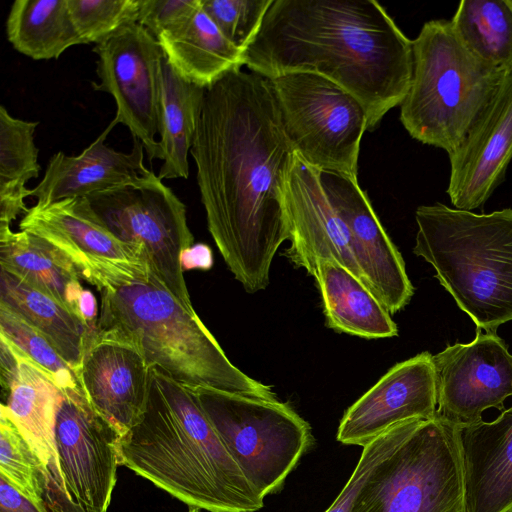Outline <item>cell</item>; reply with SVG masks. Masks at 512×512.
<instances>
[{"label":"cell","instance_id":"cell-1","mask_svg":"<svg viewBox=\"0 0 512 512\" xmlns=\"http://www.w3.org/2000/svg\"><path fill=\"white\" fill-rule=\"evenodd\" d=\"M190 153L224 262L246 292L264 290L290 239L286 192L296 153L271 80L235 68L206 88Z\"/></svg>","mask_w":512,"mask_h":512},{"label":"cell","instance_id":"cell-2","mask_svg":"<svg viewBox=\"0 0 512 512\" xmlns=\"http://www.w3.org/2000/svg\"><path fill=\"white\" fill-rule=\"evenodd\" d=\"M243 62L268 79H330L360 101L373 130L408 93L413 43L374 0H273Z\"/></svg>","mask_w":512,"mask_h":512},{"label":"cell","instance_id":"cell-3","mask_svg":"<svg viewBox=\"0 0 512 512\" xmlns=\"http://www.w3.org/2000/svg\"><path fill=\"white\" fill-rule=\"evenodd\" d=\"M120 465L189 507L257 512L251 486L191 387L152 368L146 411L119 443Z\"/></svg>","mask_w":512,"mask_h":512},{"label":"cell","instance_id":"cell-4","mask_svg":"<svg viewBox=\"0 0 512 512\" xmlns=\"http://www.w3.org/2000/svg\"><path fill=\"white\" fill-rule=\"evenodd\" d=\"M96 331L131 343L150 368L189 387L277 401L272 387L237 368L203 324L154 272L98 290Z\"/></svg>","mask_w":512,"mask_h":512},{"label":"cell","instance_id":"cell-5","mask_svg":"<svg viewBox=\"0 0 512 512\" xmlns=\"http://www.w3.org/2000/svg\"><path fill=\"white\" fill-rule=\"evenodd\" d=\"M413 252L477 328L495 332L512 320V209L489 214L442 203L416 209Z\"/></svg>","mask_w":512,"mask_h":512},{"label":"cell","instance_id":"cell-6","mask_svg":"<svg viewBox=\"0 0 512 512\" xmlns=\"http://www.w3.org/2000/svg\"><path fill=\"white\" fill-rule=\"evenodd\" d=\"M413 43L410 88L400 120L419 142L454 152L496 92L506 70L470 52L451 22L431 20Z\"/></svg>","mask_w":512,"mask_h":512},{"label":"cell","instance_id":"cell-7","mask_svg":"<svg viewBox=\"0 0 512 512\" xmlns=\"http://www.w3.org/2000/svg\"><path fill=\"white\" fill-rule=\"evenodd\" d=\"M351 512H467L458 426L437 415L418 420Z\"/></svg>","mask_w":512,"mask_h":512},{"label":"cell","instance_id":"cell-8","mask_svg":"<svg viewBox=\"0 0 512 512\" xmlns=\"http://www.w3.org/2000/svg\"><path fill=\"white\" fill-rule=\"evenodd\" d=\"M191 388L256 492L264 499L281 491L287 476L315 444L310 424L279 400Z\"/></svg>","mask_w":512,"mask_h":512},{"label":"cell","instance_id":"cell-9","mask_svg":"<svg viewBox=\"0 0 512 512\" xmlns=\"http://www.w3.org/2000/svg\"><path fill=\"white\" fill-rule=\"evenodd\" d=\"M85 198L98 220L120 241L141 249L170 293L194 309L184 278L185 255L194 239L186 206L172 189L151 170Z\"/></svg>","mask_w":512,"mask_h":512},{"label":"cell","instance_id":"cell-10","mask_svg":"<svg viewBox=\"0 0 512 512\" xmlns=\"http://www.w3.org/2000/svg\"><path fill=\"white\" fill-rule=\"evenodd\" d=\"M270 80L295 152L321 172L357 178L360 143L367 130L360 101L318 74L294 72Z\"/></svg>","mask_w":512,"mask_h":512},{"label":"cell","instance_id":"cell-11","mask_svg":"<svg viewBox=\"0 0 512 512\" xmlns=\"http://www.w3.org/2000/svg\"><path fill=\"white\" fill-rule=\"evenodd\" d=\"M19 229L53 245L80 279L98 290L153 272L145 253L116 238L85 197L35 204L20 220Z\"/></svg>","mask_w":512,"mask_h":512},{"label":"cell","instance_id":"cell-12","mask_svg":"<svg viewBox=\"0 0 512 512\" xmlns=\"http://www.w3.org/2000/svg\"><path fill=\"white\" fill-rule=\"evenodd\" d=\"M98 55L94 90L107 92L116 103L113 119L141 141L150 161L164 160L156 140L161 72L164 53L157 39L138 22L121 28L105 42L95 45Z\"/></svg>","mask_w":512,"mask_h":512},{"label":"cell","instance_id":"cell-13","mask_svg":"<svg viewBox=\"0 0 512 512\" xmlns=\"http://www.w3.org/2000/svg\"><path fill=\"white\" fill-rule=\"evenodd\" d=\"M55 444L65 490L84 512H107L120 465V433L82 391L62 390Z\"/></svg>","mask_w":512,"mask_h":512},{"label":"cell","instance_id":"cell-14","mask_svg":"<svg viewBox=\"0 0 512 512\" xmlns=\"http://www.w3.org/2000/svg\"><path fill=\"white\" fill-rule=\"evenodd\" d=\"M467 344L448 345L432 355L436 415L457 426L478 423L488 408L504 410L512 396V355L495 332L482 333Z\"/></svg>","mask_w":512,"mask_h":512},{"label":"cell","instance_id":"cell-15","mask_svg":"<svg viewBox=\"0 0 512 512\" xmlns=\"http://www.w3.org/2000/svg\"><path fill=\"white\" fill-rule=\"evenodd\" d=\"M321 185L342 220L363 282L389 313L402 310L414 294L405 263L357 178L320 171Z\"/></svg>","mask_w":512,"mask_h":512},{"label":"cell","instance_id":"cell-16","mask_svg":"<svg viewBox=\"0 0 512 512\" xmlns=\"http://www.w3.org/2000/svg\"><path fill=\"white\" fill-rule=\"evenodd\" d=\"M437 389L432 355L422 352L391 367L344 413L337 440L366 446L391 427L436 416Z\"/></svg>","mask_w":512,"mask_h":512},{"label":"cell","instance_id":"cell-17","mask_svg":"<svg viewBox=\"0 0 512 512\" xmlns=\"http://www.w3.org/2000/svg\"><path fill=\"white\" fill-rule=\"evenodd\" d=\"M448 155L451 203L466 211L482 207L504 180L512 160V67L462 144Z\"/></svg>","mask_w":512,"mask_h":512},{"label":"cell","instance_id":"cell-18","mask_svg":"<svg viewBox=\"0 0 512 512\" xmlns=\"http://www.w3.org/2000/svg\"><path fill=\"white\" fill-rule=\"evenodd\" d=\"M77 377L90 404L121 436L141 420L152 368L134 345L95 329Z\"/></svg>","mask_w":512,"mask_h":512},{"label":"cell","instance_id":"cell-19","mask_svg":"<svg viewBox=\"0 0 512 512\" xmlns=\"http://www.w3.org/2000/svg\"><path fill=\"white\" fill-rule=\"evenodd\" d=\"M286 206L290 246L284 255L291 263L312 276L319 261L332 260L362 280L347 230L321 185L320 171L297 153L289 173Z\"/></svg>","mask_w":512,"mask_h":512},{"label":"cell","instance_id":"cell-20","mask_svg":"<svg viewBox=\"0 0 512 512\" xmlns=\"http://www.w3.org/2000/svg\"><path fill=\"white\" fill-rule=\"evenodd\" d=\"M109 126L77 156L59 151L51 156L42 180L30 189L36 204L47 205L69 198H82L134 181L150 173L143 163L144 147L133 139L132 150L119 152L105 144Z\"/></svg>","mask_w":512,"mask_h":512},{"label":"cell","instance_id":"cell-21","mask_svg":"<svg viewBox=\"0 0 512 512\" xmlns=\"http://www.w3.org/2000/svg\"><path fill=\"white\" fill-rule=\"evenodd\" d=\"M458 436L467 512H512V406Z\"/></svg>","mask_w":512,"mask_h":512},{"label":"cell","instance_id":"cell-22","mask_svg":"<svg viewBox=\"0 0 512 512\" xmlns=\"http://www.w3.org/2000/svg\"><path fill=\"white\" fill-rule=\"evenodd\" d=\"M320 291L326 326L366 339L397 336L391 314L354 273L332 260L319 261L312 275Z\"/></svg>","mask_w":512,"mask_h":512},{"label":"cell","instance_id":"cell-23","mask_svg":"<svg viewBox=\"0 0 512 512\" xmlns=\"http://www.w3.org/2000/svg\"><path fill=\"white\" fill-rule=\"evenodd\" d=\"M0 268L84 318L82 301L87 290L70 261L44 239L24 230L0 228Z\"/></svg>","mask_w":512,"mask_h":512},{"label":"cell","instance_id":"cell-24","mask_svg":"<svg viewBox=\"0 0 512 512\" xmlns=\"http://www.w3.org/2000/svg\"><path fill=\"white\" fill-rule=\"evenodd\" d=\"M164 56L185 80L208 88L244 65V53L232 44L201 7L181 26L157 37Z\"/></svg>","mask_w":512,"mask_h":512},{"label":"cell","instance_id":"cell-25","mask_svg":"<svg viewBox=\"0 0 512 512\" xmlns=\"http://www.w3.org/2000/svg\"><path fill=\"white\" fill-rule=\"evenodd\" d=\"M0 303L41 332L77 372L96 329L49 294L0 268Z\"/></svg>","mask_w":512,"mask_h":512},{"label":"cell","instance_id":"cell-26","mask_svg":"<svg viewBox=\"0 0 512 512\" xmlns=\"http://www.w3.org/2000/svg\"><path fill=\"white\" fill-rule=\"evenodd\" d=\"M205 89L181 77L166 60L162 63L158 110L159 144L164 160L158 177L188 178V153L196 132Z\"/></svg>","mask_w":512,"mask_h":512},{"label":"cell","instance_id":"cell-27","mask_svg":"<svg viewBox=\"0 0 512 512\" xmlns=\"http://www.w3.org/2000/svg\"><path fill=\"white\" fill-rule=\"evenodd\" d=\"M7 39L34 60L58 59L83 44L73 24L68 0H16L6 21Z\"/></svg>","mask_w":512,"mask_h":512},{"label":"cell","instance_id":"cell-28","mask_svg":"<svg viewBox=\"0 0 512 512\" xmlns=\"http://www.w3.org/2000/svg\"><path fill=\"white\" fill-rule=\"evenodd\" d=\"M450 22L480 60L502 70L512 67V0H462Z\"/></svg>","mask_w":512,"mask_h":512},{"label":"cell","instance_id":"cell-29","mask_svg":"<svg viewBox=\"0 0 512 512\" xmlns=\"http://www.w3.org/2000/svg\"><path fill=\"white\" fill-rule=\"evenodd\" d=\"M0 334L46 370L62 390L83 392L76 373L51 342L20 315L1 303Z\"/></svg>","mask_w":512,"mask_h":512},{"label":"cell","instance_id":"cell-30","mask_svg":"<svg viewBox=\"0 0 512 512\" xmlns=\"http://www.w3.org/2000/svg\"><path fill=\"white\" fill-rule=\"evenodd\" d=\"M46 469L15 424L0 413V476L30 500L44 504ZM45 505V504H44Z\"/></svg>","mask_w":512,"mask_h":512},{"label":"cell","instance_id":"cell-31","mask_svg":"<svg viewBox=\"0 0 512 512\" xmlns=\"http://www.w3.org/2000/svg\"><path fill=\"white\" fill-rule=\"evenodd\" d=\"M38 124L15 118L0 107V182H28L39 176V149L34 142Z\"/></svg>","mask_w":512,"mask_h":512},{"label":"cell","instance_id":"cell-32","mask_svg":"<svg viewBox=\"0 0 512 512\" xmlns=\"http://www.w3.org/2000/svg\"><path fill=\"white\" fill-rule=\"evenodd\" d=\"M68 7L83 44L99 45L137 22L139 0H68Z\"/></svg>","mask_w":512,"mask_h":512},{"label":"cell","instance_id":"cell-33","mask_svg":"<svg viewBox=\"0 0 512 512\" xmlns=\"http://www.w3.org/2000/svg\"><path fill=\"white\" fill-rule=\"evenodd\" d=\"M202 9L243 53L256 38L273 0H201Z\"/></svg>","mask_w":512,"mask_h":512},{"label":"cell","instance_id":"cell-34","mask_svg":"<svg viewBox=\"0 0 512 512\" xmlns=\"http://www.w3.org/2000/svg\"><path fill=\"white\" fill-rule=\"evenodd\" d=\"M418 420L420 419L401 422L364 446L350 478L325 512H351L363 486L411 432Z\"/></svg>","mask_w":512,"mask_h":512},{"label":"cell","instance_id":"cell-35","mask_svg":"<svg viewBox=\"0 0 512 512\" xmlns=\"http://www.w3.org/2000/svg\"><path fill=\"white\" fill-rule=\"evenodd\" d=\"M201 7V0H139L137 22L156 39L188 21Z\"/></svg>","mask_w":512,"mask_h":512},{"label":"cell","instance_id":"cell-36","mask_svg":"<svg viewBox=\"0 0 512 512\" xmlns=\"http://www.w3.org/2000/svg\"><path fill=\"white\" fill-rule=\"evenodd\" d=\"M26 183L22 180L0 182V228H11L14 220L28 212L24 199L29 197L30 189Z\"/></svg>","mask_w":512,"mask_h":512},{"label":"cell","instance_id":"cell-37","mask_svg":"<svg viewBox=\"0 0 512 512\" xmlns=\"http://www.w3.org/2000/svg\"><path fill=\"white\" fill-rule=\"evenodd\" d=\"M0 512H49L44 504H38L0 476Z\"/></svg>","mask_w":512,"mask_h":512},{"label":"cell","instance_id":"cell-38","mask_svg":"<svg viewBox=\"0 0 512 512\" xmlns=\"http://www.w3.org/2000/svg\"><path fill=\"white\" fill-rule=\"evenodd\" d=\"M201 510L202 509H200L198 507H189L188 512H202Z\"/></svg>","mask_w":512,"mask_h":512}]
</instances>
